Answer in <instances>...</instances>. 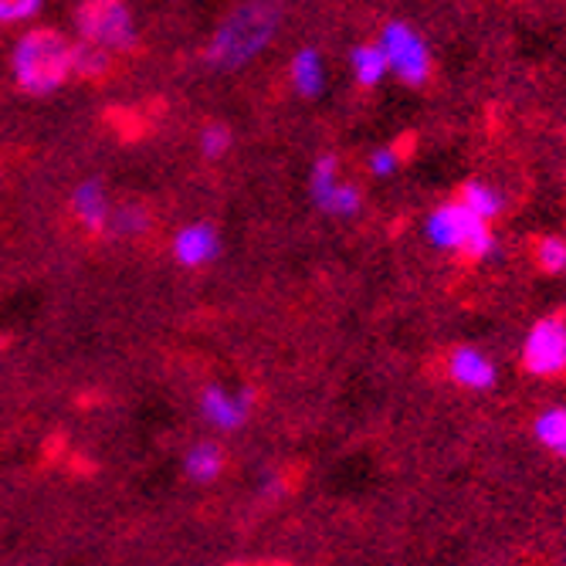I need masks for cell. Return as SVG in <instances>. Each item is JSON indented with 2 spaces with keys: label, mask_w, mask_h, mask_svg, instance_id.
<instances>
[{
  "label": "cell",
  "mask_w": 566,
  "mask_h": 566,
  "mask_svg": "<svg viewBox=\"0 0 566 566\" xmlns=\"http://www.w3.org/2000/svg\"><path fill=\"white\" fill-rule=\"evenodd\" d=\"M282 24V8L275 0H248L234 8L208 41V65L221 72L244 69L275 41Z\"/></svg>",
  "instance_id": "cell-1"
},
{
  "label": "cell",
  "mask_w": 566,
  "mask_h": 566,
  "mask_svg": "<svg viewBox=\"0 0 566 566\" xmlns=\"http://www.w3.org/2000/svg\"><path fill=\"white\" fill-rule=\"evenodd\" d=\"M11 72L31 95L55 92L72 78V41L51 28L28 31L11 51Z\"/></svg>",
  "instance_id": "cell-2"
},
{
  "label": "cell",
  "mask_w": 566,
  "mask_h": 566,
  "mask_svg": "<svg viewBox=\"0 0 566 566\" xmlns=\"http://www.w3.org/2000/svg\"><path fill=\"white\" fill-rule=\"evenodd\" d=\"M424 234H428L431 248L448 251V254H461V259H472V262H482L495 251L492 224L475 218L461 200H451V203L434 208L424 221Z\"/></svg>",
  "instance_id": "cell-3"
},
{
  "label": "cell",
  "mask_w": 566,
  "mask_h": 566,
  "mask_svg": "<svg viewBox=\"0 0 566 566\" xmlns=\"http://www.w3.org/2000/svg\"><path fill=\"white\" fill-rule=\"evenodd\" d=\"M384 59H387V72L400 82L418 88L431 78V48L421 38V31L407 21H387L380 38H377Z\"/></svg>",
  "instance_id": "cell-4"
},
{
  "label": "cell",
  "mask_w": 566,
  "mask_h": 566,
  "mask_svg": "<svg viewBox=\"0 0 566 566\" xmlns=\"http://www.w3.org/2000/svg\"><path fill=\"white\" fill-rule=\"evenodd\" d=\"M82 41H92L106 51H126L136 44V21L123 0H85L78 8Z\"/></svg>",
  "instance_id": "cell-5"
},
{
  "label": "cell",
  "mask_w": 566,
  "mask_h": 566,
  "mask_svg": "<svg viewBox=\"0 0 566 566\" xmlns=\"http://www.w3.org/2000/svg\"><path fill=\"white\" fill-rule=\"evenodd\" d=\"M520 364L530 377L553 380L566 374V319L543 316L530 326L520 346Z\"/></svg>",
  "instance_id": "cell-6"
},
{
  "label": "cell",
  "mask_w": 566,
  "mask_h": 566,
  "mask_svg": "<svg viewBox=\"0 0 566 566\" xmlns=\"http://www.w3.org/2000/svg\"><path fill=\"white\" fill-rule=\"evenodd\" d=\"M444 370H448V377H451L454 387L472 390V394H489L499 384L495 359L485 349H479V346H454L448 353Z\"/></svg>",
  "instance_id": "cell-7"
},
{
  "label": "cell",
  "mask_w": 566,
  "mask_h": 566,
  "mask_svg": "<svg viewBox=\"0 0 566 566\" xmlns=\"http://www.w3.org/2000/svg\"><path fill=\"white\" fill-rule=\"evenodd\" d=\"M200 415L218 431H238L251 415V394L211 384V387H203V394H200Z\"/></svg>",
  "instance_id": "cell-8"
},
{
  "label": "cell",
  "mask_w": 566,
  "mask_h": 566,
  "mask_svg": "<svg viewBox=\"0 0 566 566\" xmlns=\"http://www.w3.org/2000/svg\"><path fill=\"white\" fill-rule=\"evenodd\" d=\"M174 259L184 269H203L221 254V234L208 221H190L174 234Z\"/></svg>",
  "instance_id": "cell-9"
},
{
  "label": "cell",
  "mask_w": 566,
  "mask_h": 566,
  "mask_svg": "<svg viewBox=\"0 0 566 566\" xmlns=\"http://www.w3.org/2000/svg\"><path fill=\"white\" fill-rule=\"evenodd\" d=\"M72 214L85 231H106L113 208H109V193L102 187V180H82L72 190Z\"/></svg>",
  "instance_id": "cell-10"
},
{
  "label": "cell",
  "mask_w": 566,
  "mask_h": 566,
  "mask_svg": "<svg viewBox=\"0 0 566 566\" xmlns=\"http://www.w3.org/2000/svg\"><path fill=\"white\" fill-rule=\"evenodd\" d=\"M533 438L546 454L566 458V403H549L539 410L533 421Z\"/></svg>",
  "instance_id": "cell-11"
},
{
  "label": "cell",
  "mask_w": 566,
  "mask_h": 566,
  "mask_svg": "<svg viewBox=\"0 0 566 566\" xmlns=\"http://www.w3.org/2000/svg\"><path fill=\"white\" fill-rule=\"evenodd\" d=\"M292 85L302 98H316L326 88V65L316 48H302L292 59Z\"/></svg>",
  "instance_id": "cell-12"
},
{
  "label": "cell",
  "mask_w": 566,
  "mask_h": 566,
  "mask_svg": "<svg viewBox=\"0 0 566 566\" xmlns=\"http://www.w3.org/2000/svg\"><path fill=\"white\" fill-rule=\"evenodd\" d=\"M458 200L465 203V208L475 214V218H482V221H499V214L505 211V197H502V190L499 187H492V184H485V180H469L465 187L458 190Z\"/></svg>",
  "instance_id": "cell-13"
},
{
  "label": "cell",
  "mask_w": 566,
  "mask_h": 566,
  "mask_svg": "<svg viewBox=\"0 0 566 566\" xmlns=\"http://www.w3.org/2000/svg\"><path fill=\"white\" fill-rule=\"evenodd\" d=\"M184 472H187L193 482H200V485L214 482V479L224 472V451H221V444H214V441H197V444L184 454Z\"/></svg>",
  "instance_id": "cell-14"
},
{
  "label": "cell",
  "mask_w": 566,
  "mask_h": 566,
  "mask_svg": "<svg viewBox=\"0 0 566 566\" xmlns=\"http://www.w3.org/2000/svg\"><path fill=\"white\" fill-rule=\"evenodd\" d=\"M349 72L356 78V85H364V88H374L380 85L390 72H387V59H384V51L380 44H356L349 51Z\"/></svg>",
  "instance_id": "cell-15"
},
{
  "label": "cell",
  "mask_w": 566,
  "mask_h": 566,
  "mask_svg": "<svg viewBox=\"0 0 566 566\" xmlns=\"http://www.w3.org/2000/svg\"><path fill=\"white\" fill-rule=\"evenodd\" d=\"M339 164H336V157H319L316 164H313V170H308V193H313V200H316V208L326 214V208H329V200H333V193L339 190Z\"/></svg>",
  "instance_id": "cell-16"
},
{
  "label": "cell",
  "mask_w": 566,
  "mask_h": 566,
  "mask_svg": "<svg viewBox=\"0 0 566 566\" xmlns=\"http://www.w3.org/2000/svg\"><path fill=\"white\" fill-rule=\"evenodd\" d=\"M109 62H113V51L98 48L92 41H78L72 44V75L78 78H98L109 72Z\"/></svg>",
  "instance_id": "cell-17"
},
{
  "label": "cell",
  "mask_w": 566,
  "mask_h": 566,
  "mask_svg": "<svg viewBox=\"0 0 566 566\" xmlns=\"http://www.w3.org/2000/svg\"><path fill=\"white\" fill-rule=\"evenodd\" d=\"M536 269L543 275H563L566 272V238L546 234L536 241Z\"/></svg>",
  "instance_id": "cell-18"
},
{
  "label": "cell",
  "mask_w": 566,
  "mask_h": 566,
  "mask_svg": "<svg viewBox=\"0 0 566 566\" xmlns=\"http://www.w3.org/2000/svg\"><path fill=\"white\" fill-rule=\"evenodd\" d=\"M228 149H231V129H228V126L211 123V126H203V129H200V153H203L208 160H221Z\"/></svg>",
  "instance_id": "cell-19"
},
{
  "label": "cell",
  "mask_w": 566,
  "mask_h": 566,
  "mask_svg": "<svg viewBox=\"0 0 566 566\" xmlns=\"http://www.w3.org/2000/svg\"><path fill=\"white\" fill-rule=\"evenodd\" d=\"M359 208H364V197H359V190L353 187V184H339V190L333 193V200H329V208H326V214H333V218H353V214H359Z\"/></svg>",
  "instance_id": "cell-20"
},
{
  "label": "cell",
  "mask_w": 566,
  "mask_h": 566,
  "mask_svg": "<svg viewBox=\"0 0 566 566\" xmlns=\"http://www.w3.org/2000/svg\"><path fill=\"white\" fill-rule=\"evenodd\" d=\"M41 11V0H0V24H21Z\"/></svg>",
  "instance_id": "cell-21"
},
{
  "label": "cell",
  "mask_w": 566,
  "mask_h": 566,
  "mask_svg": "<svg viewBox=\"0 0 566 566\" xmlns=\"http://www.w3.org/2000/svg\"><path fill=\"white\" fill-rule=\"evenodd\" d=\"M403 157H400V149L397 146H377L370 153V174L374 177H394L400 170Z\"/></svg>",
  "instance_id": "cell-22"
},
{
  "label": "cell",
  "mask_w": 566,
  "mask_h": 566,
  "mask_svg": "<svg viewBox=\"0 0 566 566\" xmlns=\"http://www.w3.org/2000/svg\"><path fill=\"white\" fill-rule=\"evenodd\" d=\"M109 228L119 231V234H136V231L146 228V221H143V211L139 208H123V211H113Z\"/></svg>",
  "instance_id": "cell-23"
}]
</instances>
